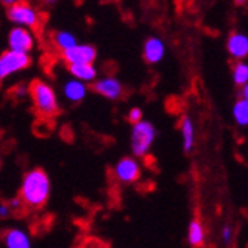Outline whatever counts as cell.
Instances as JSON below:
<instances>
[{
  "label": "cell",
  "instance_id": "1",
  "mask_svg": "<svg viewBox=\"0 0 248 248\" xmlns=\"http://www.w3.org/2000/svg\"><path fill=\"white\" fill-rule=\"evenodd\" d=\"M51 192L49 177L40 168H34L24 175L19 189V201L24 208L39 210L48 202Z\"/></svg>",
  "mask_w": 248,
  "mask_h": 248
},
{
  "label": "cell",
  "instance_id": "2",
  "mask_svg": "<svg viewBox=\"0 0 248 248\" xmlns=\"http://www.w3.org/2000/svg\"><path fill=\"white\" fill-rule=\"evenodd\" d=\"M29 94L33 100V106L39 115L45 118H54L60 113V106L54 89L40 79H34L29 85Z\"/></svg>",
  "mask_w": 248,
  "mask_h": 248
},
{
  "label": "cell",
  "instance_id": "3",
  "mask_svg": "<svg viewBox=\"0 0 248 248\" xmlns=\"http://www.w3.org/2000/svg\"><path fill=\"white\" fill-rule=\"evenodd\" d=\"M8 16L11 21L16 22V24L27 26L33 30H40L43 24L40 12H37L34 8H31L29 3L24 2H15L8 9Z\"/></svg>",
  "mask_w": 248,
  "mask_h": 248
},
{
  "label": "cell",
  "instance_id": "4",
  "mask_svg": "<svg viewBox=\"0 0 248 248\" xmlns=\"http://www.w3.org/2000/svg\"><path fill=\"white\" fill-rule=\"evenodd\" d=\"M156 131L150 122H139L132 128V150L137 156H144L155 140Z\"/></svg>",
  "mask_w": 248,
  "mask_h": 248
},
{
  "label": "cell",
  "instance_id": "5",
  "mask_svg": "<svg viewBox=\"0 0 248 248\" xmlns=\"http://www.w3.org/2000/svg\"><path fill=\"white\" fill-rule=\"evenodd\" d=\"M30 65L29 54H19L15 51H6L0 57V80L8 78L9 75L27 69Z\"/></svg>",
  "mask_w": 248,
  "mask_h": 248
},
{
  "label": "cell",
  "instance_id": "6",
  "mask_svg": "<svg viewBox=\"0 0 248 248\" xmlns=\"http://www.w3.org/2000/svg\"><path fill=\"white\" fill-rule=\"evenodd\" d=\"M97 57V49L93 45H76V46L62 52V58L67 65L93 64Z\"/></svg>",
  "mask_w": 248,
  "mask_h": 248
},
{
  "label": "cell",
  "instance_id": "7",
  "mask_svg": "<svg viewBox=\"0 0 248 248\" xmlns=\"http://www.w3.org/2000/svg\"><path fill=\"white\" fill-rule=\"evenodd\" d=\"M33 36L27 29L16 27L9 33V46L11 51L19 52V54H29V51L33 48Z\"/></svg>",
  "mask_w": 248,
  "mask_h": 248
},
{
  "label": "cell",
  "instance_id": "8",
  "mask_svg": "<svg viewBox=\"0 0 248 248\" xmlns=\"http://www.w3.org/2000/svg\"><path fill=\"white\" fill-rule=\"evenodd\" d=\"M115 174L124 183H134L140 178V167L132 157H124L116 165Z\"/></svg>",
  "mask_w": 248,
  "mask_h": 248
},
{
  "label": "cell",
  "instance_id": "9",
  "mask_svg": "<svg viewBox=\"0 0 248 248\" xmlns=\"http://www.w3.org/2000/svg\"><path fill=\"white\" fill-rule=\"evenodd\" d=\"M94 91L98 93L100 95L110 98V100H118L124 94V86L119 83V80L113 78H106L94 83Z\"/></svg>",
  "mask_w": 248,
  "mask_h": 248
},
{
  "label": "cell",
  "instance_id": "10",
  "mask_svg": "<svg viewBox=\"0 0 248 248\" xmlns=\"http://www.w3.org/2000/svg\"><path fill=\"white\" fill-rule=\"evenodd\" d=\"M164 57V43L161 39L157 37H150L147 39L144 45V60L149 64H156L159 62Z\"/></svg>",
  "mask_w": 248,
  "mask_h": 248
},
{
  "label": "cell",
  "instance_id": "11",
  "mask_svg": "<svg viewBox=\"0 0 248 248\" xmlns=\"http://www.w3.org/2000/svg\"><path fill=\"white\" fill-rule=\"evenodd\" d=\"M228 49H229V52H231L236 60L245 58L247 54H248V39H247V36L239 34V33H233V34L229 37Z\"/></svg>",
  "mask_w": 248,
  "mask_h": 248
},
{
  "label": "cell",
  "instance_id": "12",
  "mask_svg": "<svg viewBox=\"0 0 248 248\" xmlns=\"http://www.w3.org/2000/svg\"><path fill=\"white\" fill-rule=\"evenodd\" d=\"M6 248H30V238L19 229H9L3 233Z\"/></svg>",
  "mask_w": 248,
  "mask_h": 248
},
{
  "label": "cell",
  "instance_id": "13",
  "mask_svg": "<svg viewBox=\"0 0 248 248\" xmlns=\"http://www.w3.org/2000/svg\"><path fill=\"white\" fill-rule=\"evenodd\" d=\"M69 72L80 80L91 82L95 79V69L93 64H78V65H69Z\"/></svg>",
  "mask_w": 248,
  "mask_h": 248
},
{
  "label": "cell",
  "instance_id": "14",
  "mask_svg": "<svg viewBox=\"0 0 248 248\" xmlns=\"http://www.w3.org/2000/svg\"><path fill=\"white\" fill-rule=\"evenodd\" d=\"M205 239V231L199 218H193L189 226V242L193 247H201Z\"/></svg>",
  "mask_w": 248,
  "mask_h": 248
},
{
  "label": "cell",
  "instance_id": "15",
  "mask_svg": "<svg viewBox=\"0 0 248 248\" xmlns=\"http://www.w3.org/2000/svg\"><path fill=\"white\" fill-rule=\"evenodd\" d=\"M64 93H65V97L69 98L70 101L73 103H79L83 100L85 94H86V88L83 83L78 82V80H72L65 85L64 88Z\"/></svg>",
  "mask_w": 248,
  "mask_h": 248
},
{
  "label": "cell",
  "instance_id": "16",
  "mask_svg": "<svg viewBox=\"0 0 248 248\" xmlns=\"http://www.w3.org/2000/svg\"><path fill=\"white\" fill-rule=\"evenodd\" d=\"M182 134H183V147L186 152H190L195 143V129L192 121L187 116H183L182 119Z\"/></svg>",
  "mask_w": 248,
  "mask_h": 248
},
{
  "label": "cell",
  "instance_id": "17",
  "mask_svg": "<svg viewBox=\"0 0 248 248\" xmlns=\"http://www.w3.org/2000/svg\"><path fill=\"white\" fill-rule=\"evenodd\" d=\"M54 45L61 51L65 52L67 49H70L73 46H76V39L70 34V33H65V31H58L54 36Z\"/></svg>",
  "mask_w": 248,
  "mask_h": 248
},
{
  "label": "cell",
  "instance_id": "18",
  "mask_svg": "<svg viewBox=\"0 0 248 248\" xmlns=\"http://www.w3.org/2000/svg\"><path fill=\"white\" fill-rule=\"evenodd\" d=\"M233 115L239 125L245 126L248 124V100H238L233 107Z\"/></svg>",
  "mask_w": 248,
  "mask_h": 248
},
{
  "label": "cell",
  "instance_id": "19",
  "mask_svg": "<svg viewBox=\"0 0 248 248\" xmlns=\"http://www.w3.org/2000/svg\"><path fill=\"white\" fill-rule=\"evenodd\" d=\"M233 80L236 85L244 86L248 82V65L245 62H236L233 65Z\"/></svg>",
  "mask_w": 248,
  "mask_h": 248
},
{
  "label": "cell",
  "instance_id": "20",
  "mask_svg": "<svg viewBox=\"0 0 248 248\" xmlns=\"http://www.w3.org/2000/svg\"><path fill=\"white\" fill-rule=\"evenodd\" d=\"M141 119H143V111L140 110V108H132L131 111H129V115H128V121L131 122V124H139V122H141Z\"/></svg>",
  "mask_w": 248,
  "mask_h": 248
},
{
  "label": "cell",
  "instance_id": "21",
  "mask_svg": "<svg viewBox=\"0 0 248 248\" xmlns=\"http://www.w3.org/2000/svg\"><path fill=\"white\" fill-rule=\"evenodd\" d=\"M83 248H108L106 244H103L100 239H95V238H89L85 241V245Z\"/></svg>",
  "mask_w": 248,
  "mask_h": 248
},
{
  "label": "cell",
  "instance_id": "22",
  "mask_svg": "<svg viewBox=\"0 0 248 248\" xmlns=\"http://www.w3.org/2000/svg\"><path fill=\"white\" fill-rule=\"evenodd\" d=\"M27 86L26 85H18L15 89H14V94L16 95V97H24V95H27Z\"/></svg>",
  "mask_w": 248,
  "mask_h": 248
},
{
  "label": "cell",
  "instance_id": "23",
  "mask_svg": "<svg viewBox=\"0 0 248 248\" xmlns=\"http://www.w3.org/2000/svg\"><path fill=\"white\" fill-rule=\"evenodd\" d=\"M223 239H224V242H231V239H232V229L229 228V226H226L223 229Z\"/></svg>",
  "mask_w": 248,
  "mask_h": 248
},
{
  "label": "cell",
  "instance_id": "24",
  "mask_svg": "<svg viewBox=\"0 0 248 248\" xmlns=\"http://www.w3.org/2000/svg\"><path fill=\"white\" fill-rule=\"evenodd\" d=\"M11 214V210L8 204H0V217H8Z\"/></svg>",
  "mask_w": 248,
  "mask_h": 248
},
{
  "label": "cell",
  "instance_id": "25",
  "mask_svg": "<svg viewBox=\"0 0 248 248\" xmlns=\"http://www.w3.org/2000/svg\"><path fill=\"white\" fill-rule=\"evenodd\" d=\"M248 98V86L244 85L242 86V100H247Z\"/></svg>",
  "mask_w": 248,
  "mask_h": 248
},
{
  "label": "cell",
  "instance_id": "26",
  "mask_svg": "<svg viewBox=\"0 0 248 248\" xmlns=\"http://www.w3.org/2000/svg\"><path fill=\"white\" fill-rule=\"evenodd\" d=\"M0 168H2V161H0Z\"/></svg>",
  "mask_w": 248,
  "mask_h": 248
}]
</instances>
